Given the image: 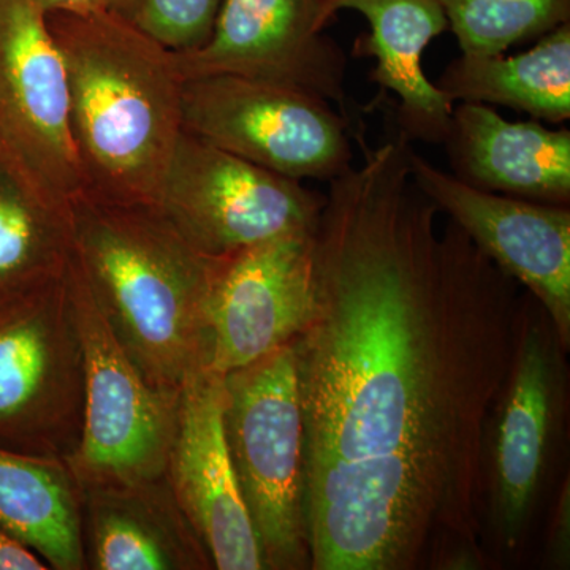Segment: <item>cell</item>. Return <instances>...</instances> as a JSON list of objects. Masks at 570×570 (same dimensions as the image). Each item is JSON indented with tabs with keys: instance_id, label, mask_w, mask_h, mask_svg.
<instances>
[{
	"instance_id": "277c9868",
	"label": "cell",
	"mask_w": 570,
	"mask_h": 570,
	"mask_svg": "<svg viewBox=\"0 0 570 570\" xmlns=\"http://www.w3.org/2000/svg\"><path fill=\"white\" fill-rule=\"evenodd\" d=\"M568 354L547 311L523 291L515 347L483 430V549L490 569L524 561L561 482Z\"/></svg>"
},
{
	"instance_id": "ac0fdd59",
	"label": "cell",
	"mask_w": 570,
	"mask_h": 570,
	"mask_svg": "<svg viewBox=\"0 0 570 570\" xmlns=\"http://www.w3.org/2000/svg\"><path fill=\"white\" fill-rule=\"evenodd\" d=\"M0 527L48 569H89L81 489L66 460L0 448Z\"/></svg>"
},
{
	"instance_id": "2e32d148",
	"label": "cell",
	"mask_w": 570,
	"mask_h": 570,
	"mask_svg": "<svg viewBox=\"0 0 570 570\" xmlns=\"http://www.w3.org/2000/svg\"><path fill=\"white\" fill-rule=\"evenodd\" d=\"M88 568L96 570H212L167 478L81 490Z\"/></svg>"
},
{
	"instance_id": "e0dca14e",
	"label": "cell",
	"mask_w": 570,
	"mask_h": 570,
	"mask_svg": "<svg viewBox=\"0 0 570 570\" xmlns=\"http://www.w3.org/2000/svg\"><path fill=\"white\" fill-rule=\"evenodd\" d=\"M326 10H355L366 18L370 32L356 40V50L376 67L371 81L397 99L396 122L407 142L442 145L448 137L453 104L423 70L431 41L448 31L439 0H325Z\"/></svg>"
},
{
	"instance_id": "8fae6325",
	"label": "cell",
	"mask_w": 570,
	"mask_h": 570,
	"mask_svg": "<svg viewBox=\"0 0 570 570\" xmlns=\"http://www.w3.org/2000/svg\"><path fill=\"white\" fill-rule=\"evenodd\" d=\"M325 0H223L209 39L175 55L184 80L235 75L291 86L346 111V51ZM346 115V112H344Z\"/></svg>"
},
{
	"instance_id": "ffe728a7",
	"label": "cell",
	"mask_w": 570,
	"mask_h": 570,
	"mask_svg": "<svg viewBox=\"0 0 570 570\" xmlns=\"http://www.w3.org/2000/svg\"><path fill=\"white\" fill-rule=\"evenodd\" d=\"M71 250L69 205L0 148V307L61 277Z\"/></svg>"
},
{
	"instance_id": "5bb4252c",
	"label": "cell",
	"mask_w": 570,
	"mask_h": 570,
	"mask_svg": "<svg viewBox=\"0 0 570 570\" xmlns=\"http://www.w3.org/2000/svg\"><path fill=\"white\" fill-rule=\"evenodd\" d=\"M165 478L214 569L265 570L224 431V374L202 366L184 379Z\"/></svg>"
},
{
	"instance_id": "ba28073f",
	"label": "cell",
	"mask_w": 570,
	"mask_h": 570,
	"mask_svg": "<svg viewBox=\"0 0 570 570\" xmlns=\"http://www.w3.org/2000/svg\"><path fill=\"white\" fill-rule=\"evenodd\" d=\"M347 116L314 94L235 75L184 80L183 130L285 178L328 184L351 170Z\"/></svg>"
},
{
	"instance_id": "3957f363",
	"label": "cell",
	"mask_w": 570,
	"mask_h": 570,
	"mask_svg": "<svg viewBox=\"0 0 570 570\" xmlns=\"http://www.w3.org/2000/svg\"><path fill=\"white\" fill-rule=\"evenodd\" d=\"M45 18L69 77L82 193L156 204L183 134L174 52L108 9Z\"/></svg>"
},
{
	"instance_id": "7402d4cb",
	"label": "cell",
	"mask_w": 570,
	"mask_h": 570,
	"mask_svg": "<svg viewBox=\"0 0 570 570\" xmlns=\"http://www.w3.org/2000/svg\"><path fill=\"white\" fill-rule=\"evenodd\" d=\"M223 0H141L135 26L175 55L209 39Z\"/></svg>"
},
{
	"instance_id": "5b68a950",
	"label": "cell",
	"mask_w": 570,
	"mask_h": 570,
	"mask_svg": "<svg viewBox=\"0 0 570 570\" xmlns=\"http://www.w3.org/2000/svg\"><path fill=\"white\" fill-rule=\"evenodd\" d=\"M224 431L265 569L311 570L294 341L224 374Z\"/></svg>"
},
{
	"instance_id": "7c38bea8",
	"label": "cell",
	"mask_w": 570,
	"mask_h": 570,
	"mask_svg": "<svg viewBox=\"0 0 570 570\" xmlns=\"http://www.w3.org/2000/svg\"><path fill=\"white\" fill-rule=\"evenodd\" d=\"M409 167L438 212L538 299L570 351V206L475 189L412 148Z\"/></svg>"
},
{
	"instance_id": "603a6c76",
	"label": "cell",
	"mask_w": 570,
	"mask_h": 570,
	"mask_svg": "<svg viewBox=\"0 0 570 570\" xmlns=\"http://www.w3.org/2000/svg\"><path fill=\"white\" fill-rule=\"evenodd\" d=\"M542 564L546 569L570 568V479H561L549 505Z\"/></svg>"
},
{
	"instance_id": "8992f818",
	"label": "cell",
	"mask_w": 570,
	"mask_h": 570,
	"mask_svg": "<svg viewBox=\"0 0 570 570\" xmlns=\"http://www.w3.org/2000/svg\"><path fill=\"white\" fill-rule=\"evenodd\" d=\"M66 277L85 367L81 439L66 463L81 490L163 478L179 390L156 387L135 365L111 332L73 254Z\"/></svg>"
},
{
	"instance_id": "52a82bcc",
	"label": "cell",
	"mask_w": 570,
	"mask_h": 570,
	"mask_svg": "<svg viewBox=\"0 0 570 570\" xmlns=\"http://www.w3.org/2000/svg\"><path fill=\"white\" fill-rule=\"evenodd\" d=\"M82 414L81 341L63 273L0 307V448L67 460Z\"/></svg>"
},
{
	"instance_id": "d4e9b609",
	"label": "cell",
	"mask_w": 570,
	"mask_h": 570,
	"mask_svg": "<svg viewBox=\"0 0 570 570\" xmlns=\"http://www.w3.org/2000/svg\"><path fill=\"white\" fill-rule=\"evenodd\" d=\"M45 14L48 13H97L107 9L105 0H33Z\"/></svg>"
},
{
	"instance_id": "9a60e30c",
	"label": "cell",
	"mask_w": 570,
	"mask_h": 570,
	"mask_svg": "<svg viewBox=\"0 0 570 570\" xmlns=\"http://www.w3.org/2000/svg\"><path fill=\"white\" fill-rule=\"evenodd\" d=\"M450 171L487 193L570 206V130L540 121L513 122L490 105H453L448 137Z\"/></svg>"
},
{
	"instance_id": "484cf974",
	"label": "cell",
	"mask_w": 570,
	"mask_h": 570,
	"mask_svg": "<svg viewBox=\"0 0 570 570\" xmlns=\"http://www.w3.org/2000/svg\"><path fill=\"white\" fill-rule=\"evenodd\" d=\"M107 9L126 20L134 21L135 14L140 9L141 0H105Z\"/></svg>"
},
{
	"instance_id": "6da1fadb",
	"label": "cell",
	"mask_w": 570,
	"mask_h": 570,
	"mask_svg": "<svg viewBox=\"0 0 570 570\" xmlns=\"http://www.w3.org/2000/svg\"><path fill=\"white\" fill-rule=\"evenodd\" d=\"M411 142L328 183L294 340L311 570H483L482 441L524 288L420 193Z\"/></svg>"
},
{
	"instance_id": "44dd1931",
	"label": "cell",
	"mask_w": 570,
	"mask_h": 570,
	"mask_svg": "<svg viewBox=\"0 0 570 570\" xmlns=\"http://www.w3.org/2000/svg\"><path fill=\"white\" fill-rule=\"evenodd\" d=\"M461 55H504L570 22V0H439Z\"/></svg>"
},
{
	"instance_id": "30bf717a",
	"label": "cell",
	"mask_w": 570,
	"mask_h": 570,
	"mask_svg": "<svg viewBox=\"0 0 570 570\" xmlns=\"http://www.w3.org/2000/svg\"><path fill=\"white\" fill-rule=\"evenodd\" d=\"M0 148L59 204L85 190L66 63L33 0H0Z\"/></svg>"
},
{
	"instance_id": "4fadbf2b",
	"label": "cell",
	"mask_w": 570,
	"mask_h": 570,
	"mask_svg": "<svg viewBox=\"0 0 570 570\" xmlns=\"http://www.w3.org/2000/svg\"><path fill=\"white\" fill-rule=\"evenodd\" d=\"M314 235L291 232L220 261L209 295V367L250 365L292 343L314 313Z\"/></svg>"
},
{
	"instance_id": "7a4b0ae2",
	"label": "cell",
	"mask_w": 570,
	"mask_h": 570,
	"mask_svg": "<svg viewBox=\"0 0 570 570\" xmlns=\"http://www.w3.org/2000/svg\"><path fill=\"white\" fill-rule=\"evenodd\" d=\"M73 258L111 332L156 387L209 366L208 305L223 258L184 239L156 204L81 193L69 202Z\"/></svg>"
},
{
	"instance_id": "d6986e66",
	"label": "cell",
	"mask_w": 570,
	"mask_h": 570,
	"mask_svg": "<svg viewBox=\"0 0 570 570\" xmlns=\"http://www.w3.org/2000/svg\"><path fill=\"white\" fill-rule=\"evenodd\" d=\"M434 85L453 104L512 108L540 122L569 121L570 22L520 55H460Z\"/></svg>"
},
{
	"instance_id": "cb8c5ba5",
	"label": "cell",
	"mask_w": 570,
	"mask_h": 570,
	"mask_svg": "<svg viewBox=\"0 0 570 570\" xmlns=\"http://www.w3.org/2000/svg\"><path fill=\"white\" fill-rule=\"evenodd\" d=\"M40 557L0 527V570H47Z\"/></svg>"
},
{
	"instance_id": "9c48e42d",
	"label": "cell",
	"mask_w": 570,
	"mask_h": 570,
	"mask_svg": "<svg viewBox=\"0 0 570 570\" xmlns=\"http://www.w3.org/2000/svg\"><path fill=\"white\" fill-rule=\"evenodd\" d=\"M325 198L183 130L156 205L198 253L225 258L317 227Z\"/></svg>"
}]
</instances>
